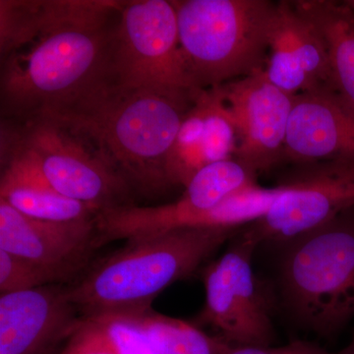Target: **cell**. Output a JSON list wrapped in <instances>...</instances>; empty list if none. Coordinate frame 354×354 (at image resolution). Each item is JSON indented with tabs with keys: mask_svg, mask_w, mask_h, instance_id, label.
<instances>
[{
	"mask_svg": "<svg viewBox=\"0 0 354 354\" xmlns=\"http://www.w3.org/2000/svg\"><path fill=\"white\" fill-rule=\"evenodd\" d=\"M82 317L66 285L1 295L0 354H57Z\"/></svg>",
	"mask_w": 354,
	"mask_h": 354,
	"instance_id": "5bb4252c",
	"label": "cell"
},
{
	"mask_svg": "<svg viewBox=\"0 0 354 354\" xmlns=\"http://www.w3.org/2000/svg\"><path fill=\"white\" fill-rule=\"evenodd\" d=\"M0 199L23 215L51 221L93 220L97 212L57 192L39 167L18 151L11 150L0 179Z\"/></svg>",
	"mask_w": 354,
	"mask_h": 354,
	"instance_id": "2e32d148",
	"label": "cell"
},
{
	"mask_svg": "<svg viewBox=\"0 0 354 354\" xmlns=\"http://www.w3.org/2000/svg\"><path fill=\"white\" fill-rule=\"evenodd\" d=\"M295 3L322 32L329 51L333 94L354 116V9L346 1Z\"/></svg>",
	"mask_w": 354,
	"mask_h": 354,
	"instance_id": "e0dca14e",
	"label": "cell"
},
{
	"mask_svg": "<svg viewBox=\"0 0 354 354\" xmlns=\"http://www.w3.org/2000/svg\"><path fill=\"white\" fill-rule=\"evenodd\" d=\"M256 246L242 234L202 274L206 301L195 323L211 326L234 346H269L274 339L269 304L251 266Z\"/></svg>",
	"mask_w": 354,
	"mask_h": 354,
	"instance_id": "9c48e42d",
	"label": "cell"
},
{
	"mask_svg": "<svg viewBox=\"0 0 354 354\" xmlns=\"http://www.w3.org/2000/svg\"><path fill=\"white\" fill-rule=\"evenodd\" d=\"M122 4L1 0L2 113L29 120L108 80Z\"/></svg>",
	"mask_w": 354,
	"mask_h": 354,
	"instance_id": "6da1fadb",
	"label": "cell"
},
{
	"mask_svg": "<svg viewBox=\"0 0 354 354\" xmlns=\"http://www.w3.org/2000/svg\"><path fill=\"white\" fill-rule=\"evenodd\" d=\"M354 207V165L335 164L288 184L269 211L243 232L256 245L292 241L342 216Z\"/></svg>",
	"mask_w": 354,
	"mask_h": 354,
	"instance_id": "8fae6325",
	"label": "cell"
},
{
	"mask_svg": "<svg viewBox=\"0 0 354 354\" xmlns=\"http://www.w3.org/2000/svg\"><path fill=\"white\" fill-rule=\"evenodd\" d=\"M283 153L297 162L354 165V116L333 93L295 95Z\"/></svg>",
	"mask_w": 354,
	"mask_h": 354,
	"instance_id": "9a60e30c",
	"label": "cell"
},
{
	"mask_svg": "<svg viewBox=\"0 0 354 354\" xmlns=\"http://www.w3.org/2000/svg\"><path fill=\"white\" fill-rule=\"evenodd\" d=\"M227 354H337L329 353L311 342L297 341L286 346H234Z\"/></svg>",
	"mask_w": 354,
	"mask_h": 354,
	"instance_id": "7402d4cb",
	"label": "cell"
},
{
	"mask_svg": "<svg viewBox=\"0 0 354 354\" xmlns=\"http://www.w3.org/2000/svg\"><path fill=\"white\" fill-rule=\"evenodd\" d=\"M116 354H158L145 335L123 317L88 316Z\"/></svg>",
	"mask_w": 354,
	"mask_h": 354,
	"instance_id": "ffe728a7",
	"label": "cell"
},
{
	"mask_svg": "<svg viewBox=\"0 0 354 354\" xmlns=\"http://www.w3.org/2000/svg\"><path fill=\"white\" fill-rule=\"evenodd\" d=\"M55 283H57V281L44 270L0 249L1 295L32 290Z\"/></svg>",
	"mask_w": 354,
	"mask_h": 354,
	"instance_id": "44dd1931",
	"label": "cell"
},
{
	"mask_svg": "<svg viewBox=\"0 0 354 354\" xmlns=\"http://www.w3.org/2000/svg\"><path fill=\"white\" fill-rule=\"evenodd\" d=\"M239 227H180L127 241L66 285L83 317L121 315L152 307L174 283L190 278Z\"/></svg>",
	"mask_w": 354,
	"mask_h": 354,
	"instance_id": "3957f363",
	"label": "cell"
},
{
	"mask_svg": "<svg viewBox=\"0 0 354 354\" xmlns=\"http://www.w3.org/2000/svg\"><path fill=\"white\" fill-rule=\"evenodd\" d=\"M179 44L193 82L209 90L265 70L274 6L268 0H183Z\"/></svg>",
	"mask_w": 354,
	"mask_h": 354,
	"instance_id": "277c9868",
	"label": "cell"
},
{
	"mask_svg": "<svg viewBox=\"0 0 354 354\" xmlns=\"http://www.w3.org/2000/svg\"><path fill=\"white\" fill-rule=\"evenodd\" d=\"M193 104L156 91L120 87L108 79L38 115L83 140L133 193L153 197L174 187L167 153Z\"/></svg>",
	"mask_w": 354,
	"mask_h": 354,
	"instance_id": "7a4b0ae2",
	"label": "cell"
},
{
	"mask_svg": "<svg viewBox=\"0 0 354 354\" xmlns=\"http://www.w3.org/2000/svg\"><path fill=\"white\" fill-rule=\"evenodd\" d=\"M255 183V174L235 158L212 162L197 172L177 201L153 207L133 205L95 216V248L180 227H221L216 206Z\"/></svg>",
	"mask_w": 354,
	"mask_h": 354,
	"instance_id": "ba28073f",
	"label": "cell"
},
{
	"mask_svg": "<svg viewBox=\"0 0 354 354\" xmlns=\"http://www.w3.org/2000/svg\"><path fill=\"white\" fill-rule=\"evenodd\" d=\"M265 73L270 82L288 95L333 93L327 44L320 30L295 1L274 6Z\"/></svg>",
	"mask_w": 354,
	"mask_h": 354,
	"instance_id": "4fadbf2b",
	"label": "cell"
},
{
	"mask_svg": "<svg viewBox=\"0 0 354 354\" xmlns=\"http://www.w3.org/2000/svg\"><path fill=\"white\" fill-rule=\"evenodd\" d=\"M346 2H348V4H349V6L353 7V8L354 9V0H351V1H346Z\"/></svg>",
	"mask_w": 354,
	"mask_h": 354,
	"instance_id": "cb8c5ba5",
	"label": "cell"
},
{
	"mask_svg": "<svg viewBox=\"0 0 354 354\" xmlns=\"http://www.w3.org/2000/svg\"><path fill=\"white\" fill-rule=\"evenodd\" d=\"M208 165L204 140V114L197 95L167 153V176L174 187L185 188L195 174Z\"/></svg>",
	"mask_w": 354,
	"mask_h": 354,
	"instance_id": "d6986e66",
	"label": "cell"
},
{
	"mask_svg": "<svg viewBox=\"0 0 354 354\" xmlns=\"http://www.w3.org/2000/svg\"><path fill=\"white\" fill-rule=\"evenodd\" d=\"M109 80L120 87L156 91L194 102L203 90L193 82L181 53L172 1H123Z\"/></svg>",
	"mask_w": 354,
	"mask_h": 354,
	"instance_id": "8992f818",
	"label": "cell"
},
{
	"mask_svg": "<svg viewBox=\"0 0 354 354\" xmlns=\"http://www.w3.org/2000/svg\"><path fill=\"white\" fill-rule=\"evenodd\" d=\"M281 286L305 327L322 335L344 327L354 317V221L341 216L290 241Z\"/></svg>",
	"mask_w": 354,
	"mask_h": 354,
	"instance_id": "5b68a950",
	"label": "cell"
},
{
	"mask_svg": "<svg viewBox=\"0 0 354 354\" xmlns=\"http://www.w3.org/2000/svg\"><path fill=\"white\" fill-rule=\"evenodd\" d=\"M13 150L32 160L51 187L95 212L133 205V191L99 156L46 116L26 120Z\"/></svg>",
	"mask_w": 354,
	"mask_h": 354,
	"instance_id": "52a82bcc",
	"label": "cell"
},
{
	"mask_svg": "<svg viewBox=\"0 0 354 354\" xmlns=\"http://www.w3.org/2000/svg\"><path fill=\"white\" fill-rule=\"evenodd\" d=\"M95 218L51 221L23 215L0 199V249L50 274L60 285L78 279L91 265Z\"/></svg>",
	"mask_w": 354,
	"mask_h": 354,
	"instance_id": "7c38bea8",
	"label": "cell"
},
{
	"mask_svg": "<svg viewBox=\"0 0 354 354\" xmlns=\"http://www.w3.org/2000/svg\"><path fill=\"white\" fill-rule=\"evenodd\" d=\"M337 354H354V339L353 341L351 342V344H349L348 348L344 349V351H342V353Z\"/></svg>",
	"mask_w": 354,
	"mask_h": 354,
	"instance_id": "603a6c76",
	"label": "cell"
},
{
	"mask_svg": "<svg viewBox=\"0 0 354 354\" xmlns=\"http://www.w3.org/2000/svg\"><path fill=\"white\" fill-rule=\"evenodd\" d=\"M236 133L234 157L256 174L285 150L293 97L270 82L265 70L218 87Z\"/></svg>",
	"mask_w": 354,
	"mask_h": 354,
	"instance_id": "30bf717a",
	"label": "cell"
},
{
	"mask_svg": "<svg viewBox=\"0 0 354 354\" xmlns=\"http://www.w3.org/2000/svg\"><path fill=\"white\" fill-rule=\"evenodd\" d=\"M142 333L158 354H227L234 346L218 335H209L180 319L151 308L121 314Z\"/></svg>",
	"mask_w": 354,
	"mask_h": 354,
	"instance_id": "ac0fdd59",
	"label": "cell"
}]
</instances>
